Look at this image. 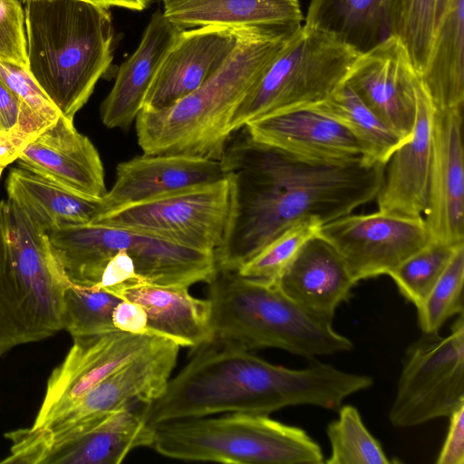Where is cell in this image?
I'll return each mask as SVG.
<instances>
[{"mask_svg": "<svg viewBox=\"0 0 464 464\" xmlns=\"http://www.w3.org/2000/svg\"><path fill=\"white\" fill-rule=\"evenodd\" d=\"M218 161L232 179L233 208L215 258L218 270L230 272L298 221L312 217L324 225L376 198L386 165L362 156L303 160L252 140L245 130L230 136Z\"/></svg>", "mask_w": 464, "mask_h": 464, "instance_id": "1", "label": "cell"}, {"mask_svg": "<svg viewBox=\"0 0 464 464\" xmlns=\"http://www.w3.org/2000/svg\"><path fill=\"white\" fill-rule=\"evenodd\" d=\"M195 350L164 392L140 410L149 426L223 412L268 415L297 405L337 411L346 397L373 383L369 375L315 360L299 370L272 364L215 341Z\"/></svg>", "mask_w": 464, "mask_h": 464, "instance_id": "2", "label": "cell"}, {"mask_svg": "<svg viewBox=\"0 0 464 464\" xmlns=\"http://www.w3.org/2000/svg\"><path fill=\"white\" fill-rule=\"evenodd\" d=\"M301 26L244 27L232 53L198 89L168 107L141 109L135 121L143 153L219 160L236 109Z\"/></svg>", "mask_w": 464, "mask_h": 464, "instance_id": "3", "label": "cell"}, {"mask_svg": "<svg viewBox=\"0 0 464 464\" xmlns=\"http://www.w3.org/2000/svg\"><path fill=\"white\" fill-rule=\"evenodd\" d=\"M26 68L62 115L73 121L113 61L108 7L83 0H24Z\"/></svg>", "mask_w": 464, "mask_h": 464, "instance_id": "4", "label": "cell"}, {"mask_svg": "<svg viewBox=\"0 0 464 464\" xmlns=\"http://www.w3.org/2000/svg\"><path fill=\"white\" fill-rule=\"evenodd\" d=\"M208 284L215 342L246 351L281 349L308 359L353 348L332 320L305 310L276 283L218 270Z\"/></svg>", "mask_w": 464, "mask_h": 464, "instance_id": "5", "label": "cell"}, {"mask_svg": "<svg viewBox=\"0 0 464 464\" xmlns=\"http://www.w3.org/2000/svg\"><path fill=\"white\" fill-rule=\"evenodd\" d=\"M70 283L46 231L21 208L0 200V358L63 329Z\"/></svg>", "mask_w": 464, "mask_h": 464, "instance_id": "6", "label": "cell"}, {"mask_svg": "<svg viewBox=\"0 0 464 464\" xmlns=\"http://www.w3.org/2000/svg\"><path fill=\"white\" fill-rule=\"evenodd\" d=\"M46 233L65 276L76 285L99 284L107 263L121 250L148 284L188 288L208 283L218 271L213 253L130 228L88 223Z\"/></svg>", "mask_w": 464, "mask_h": 464, "instance_id": "7", "label": "cell"}, {"mask_svg": "<svg viewBox=\"0 0 464 464\" xmlns=\"http://www.w3.org/2000/svg\"><path fill=\"white\" fill-rule=\"evenodd\" d=\"M150 448L189 461L234 464H321V447L305 430L266 414L231 412L155 425Z\"/></svg>", "mask_w": 464, "mask_h": 464, "instance_id": "8", "label": "cell"}, {"mask_svg": "<svg viewBox=\"0 0 464 464\" xmlns=\"http://www.w3.org/2000/svg\"><path fill=\"white\" fill-rule=\"evenodd\" d=\"M359 55L332 34L302 25L236 109L231 132L262 117L325 101L344 83Z\"/></svg>", "mask_w": 464, "mask_h": 464, "instance_id": "9", "label": "cell"}, {"mask_svg": "<svg viewBox=\"0 0 464 464\" xmlns=\"http://www.w3.org/2000/svg\"><path fill=\"white\" fill-rule=\"evenodd\" d=\"M153 431L132 407L61 428L32 426L5 433L12 445L0 463L119 464L134 449L150 447Z\"/></svg>", "mask_w": 464, "mask_h": 464, "instance_id": "10", "label": "cell"}, {"mask_svg": "<svg viewBox=\"0 0 464 464\" xmlns=\"http://www.w3.org/2000/svg\"><path fill=\"white\" fill-rule=\"evenodd\" d=\"M464 403V319L459 314L450 334L422 333L404 354L389 420L412 428L449 417Z\"/></svg>", "mask_w": 464, "mask_h": 464, "instance_id": "11", "label": "cell"}, {"mask_svg": "<svg viewBox=\"0 0 464 464\" xmlns=\"http://www.w3.org/2000/svg\"><path fill=\"white\" fill-rule=\"evenodd\" d=\"M233 208V183L222 179L106 213L92 223L130 228L213 253L223 246Z\"/></svg>", "mask_w": 464, "mask_h": 464, "instance_id": "12", "label": "cell"}, {"mask_svg": "<svg viewBox=\"0 0 464 464\" xmlns=\"http://www.w3.org/2000/svg\"><path fill=\"white\" fill-rule=\"evenodd\" d=\"M318 236L337 251L356 283L389 276L431 241L423 216L380 210L340 217L322 225Z\"/></svg>", "mask_w": 464, "mask_h": 464, "instance_id": "13", "label": "cell"}, {"mask_svg": "<svg viewBox=\"0 0 464 464\" xmlns=\"http://www.w3.org/2000/svg\"><path fill=\"white\" fill-rule=\"evenodd\" d=\"M344 82L401 139H411L425 88L396 37L360 54Z\"/></svg>", "mask_w": 464, "mask_h": 464, "instance_id": "14", "label": "cell"}, {"mask_svg": "<svg viewBox=\"0 0 464 464\" xmlns=\"http://www.w3.org/2000/svg\"><path fill=\"white\" fill-rule=\"evenodd\" d=\"M163 338L121 330L73 337V344L65 359L48 379L46 392L33 426L45 424Z\"/></svg>", "mask_w": 464, "mask_h": 464, "instance_id": "15", "label": "cell"}, {"mask_svg": "<svg viewBox=\"0 0 464 464\" xmlns=\"http://www.w3.org/2000/svg\"><path fill=\"white\" fill-rule=\"evenodd\" d=\"M179 345L163 338L110 374L85 395L40 427L61 428L132 407L148 404L165 391Z\"/></svg>", "mask_w": 464, "mask_h": 464, "instance_id": "16", "label": "cell"}, {"mask_svg": "<svg viewBox=\"0 0 464 464\" xmlns=\"http://www.w3.org/2000/svg\"><path fill=\"white\" fill-rule=\"evenodd\" d=\"M463 108L434 111L432 157L424 221L431 240L464 244Z\"/></svg>", "mask_w": 464, "mask_h": 464, "instance_id": "17", "label": "cell"}, {"mask_svg": "<svg viewBox=\"0 0 464 464\" xmlns=\"http://www.w3.org/2000/svg\"><path fill=\"white\" fill-rule=\"evenodd\" d=\"M243 28L205 25L182 30L161 62L142 110L168 107L198 89L232 53Z\"/></svg>", "mask_w": 464, "mask_h": 464, "instance_id": "18", "label": "cell"}, {"mask_svg": "<svg viewBox=\"0 0 464 464\" xmlns=\"http://www.w3.org/2000/svg\"><path fill=\"white\" fill-rule=\"evenodd\" d=\"M22 169L84 196L102 199L107 192L99 152L73 121L63 115L34 136L17 159Z\"/></svg>", "mask_w": 464, "mask_h": 464, "instance_id": "19", "label": "cell"}, {"mask_svg": "<svg viewBox=\"0 0 464 464\" xmlns=\"http://www.w3.org/2000/svg\"><path fill=\"white\" fill-rule=\"evenodd\" d=\"M243 129L252 140L303 160L345 161L364 153L349 130L314 107L273 113Z\"/></svg>", "mask_w": 464, "mask_h": 464, "instance_id": "20", "label": "cell"}, {"mask_svg": "<svg viewBox=\"0 0 464 464\" xmlns=\"http://www.w3.org/2000/svg\"><path fill=\"white\" fill-rule=\"evenodd\" d=\"M223 177L225 173L218 160L143 153L117 166L115 182L102 199L97 219L108 212L211 183Z\"/></svg>", "mask_w": 464, "mask_h": 464, "instance_id": "21", "label": "cell"}, {"mask_svg": "<svg viewBox=\"0 0 464 464\" xmlns=\"http://www.w3.org/2000/svg\"><path fill=\"white\" fill-rule=\"evenodd\" d=\"M434 108L424 90L418 101L414 130L388 160L377 194L380 211L423 216L429 197Z\"/></svg>", "mask_w": 464, "mask_h": 464, "instance_id": "22", "label": "cell"}, {"mask_svg": "<svg viewBox=\"0 0 464 464\" xmlns=\"http://www.w3.org/2000/svg\"><path fill=\"white\" fill-rule=\"evenodd\" d=\"M181 31L161 11L153 13L137 49L121 63L101 105L106 127L126 129L136 120L161 62Z\"/></svg>", "mask_w": 464, "mask_h": 464, "instance_id": "23", "label": "cell"}, {"mask_svg": "<svg viewBox=\"0 0 464 464\" xmlns=\"http://www.w3.org/2000/svg\"><path fill=\"white\" fill-rule=\"evenodd\" d=\"M276 284L305 310L334 319L357 284L337 251L318 235L309 239Z\"/></svg>", "mask_w": 464, "mask_h": 464, "instance_id": "24", "label": "cell"}, {"mask_svg": "<svg viewBox=\"0 0 464 464\" xmlns=\"http://www.w3.org/2000/svg\"><path fill=\"white\" fill-rule=\"evenodd\" d=\"M114 295L142 306L150 334L192 348L213 341L210 302L193 297L187 287L145 283L123 288Z\"/></svg>", "mask_w": 464, "mask_h": 464, "instance_id": "25", "label": "cell"}, {"mask_svg": "<svg viewBox=\"0 0 464 464\" xmlns=\"http://www.w3.org/2000/svg\"><path fill=\"white\" fill-rule=\"evenodd\" d=\"M5 188L7 199L46 232L92 223L101 215L102 198L84 196L20 167L11 169Z\"/></svg>", "mask_w": 464, "mask_h": 464, "instance_id": "26", "label": "cell"}, {"mask_svg": "<svg viewBox=\"0 0 464 464\" xmlns=\"http://www.w3.org/2000/svg\"><path fill=\"white\" fill-rule=\"evenodd\" d=\"M163 14L180 29L301 24L299 0H161Z\"/></svg>", "mask_w": 464, "mask_h": 464, "instance_id": "27", "label": "cell"}, {"mask_svg": "<svg viewBox=\"0 0 464 464\" xmlns=\"http://www.w3.org/2000/svg\"><path fill=\"white\" fill-rule=\"evenodd\" d=\"M464 0H449L420 73L434 111L463 108Z\"/></svg>", "mask_w": 464, "mask_h": 464, "instance_id": "28", "label": "cell"}, {"mask_svg": "<svg viewBox=\"0 0 464 464\" xmlns=\"http://www.w3.org/2000/svg\"><path fill=\"white\" fill-rule=\"evenodd\" d=\"M392 0H311L304 25L320 29L362 54L392 36Z\"/></svg>", "mask_w": 464, "mask_h": 464, "instance_id": "29", "label": "cell"}, {"mask_svg": "<svg viewBox=\"0 0 464 464\" xmlns=\"http://www.w3.org/2000/svg\"><path fill=\"white\" fill-rule=\"evenodd\" d=\"M343 124L363 148L362 158L386 164L405 140L393 132L344 82L325 101L311 106Z\"/></svg>", "mask_w": 464, "mask_h": 464, "instance_id": "30", "label": "cell"}, {"mask_svg": "<svg viewBox=\"0 0 464 464\" xmlns=\"http://www.w3.org/2000/svg\"><path fill=\"white\" fill-rule=\"evenodd\" d=\"M441 16L440 0H392L391 34L404 46L420 73L427 64Z\"/></svg>", "mask_w": 464, "mask_h": 464, "instance_id": "31", "label": "cell"}, {"mask_svg": "<svg viewBox=\"0 0 464 464\" xmlns=\"http://www.w3.org/2000/svg\"><path fill=\"white\" fill-rule=\"evenodd\" d=\"M121 300L98 285L70 283L63 295V330L72 338L118 330L112 322V313Z\"/></svg>", "mask_w": 464, "mask_h": 464, "instance_id": "32", "label": "cell"}, {"mask_svg": "<svg viewBox=\"0 0 464 464\" xmlns=\"http://www.w3.org/2000/svg\"><path fill=\"white\" fill-rule=\"evenodd\" d=\"M338 418L326 429L331 452L328 464H389L379 441L364 425L353 405H341Z\"/></svg>", "mask_w": 464, "mask_h": 464, "instance_id": "33", "label": "cell"}, {"mask_svg": "<svg viewBox=\"0 0 464 464\" xmlns=\"http://www.w3.org/2000/svg\"><path fill=\"white\" fill-rule=\"evenodd\" d=\"M323 223L316 218H304L286 228L237 273L242 276L276 283L305 243L318 235Z\"/></svg>", "mask_w": 464, "mask_h": 464, "instance_id": "34", "label": "cell"}, {"mask_svg": "<svg viewBox=\"0 0 464 464\" xmlns=\"http://www.w3.org/2000/svg\"><path fill=\"white\" fill-rule=\"evenodd\" d=\"M453 246L431 240L401 265L389 276L401 295L419 307L449 265L456 250Z\"/></svg>", "mask_w": 464, "mask_h": 464, "instance_id": "35", "label": "cell"}, {"mask_svg": "<svg viewBox=\"0 0 464 464\" xmlns=\"http://www.w3.org/2000/svg\"><path fill=\"white\" fill-rule=\"evenodd\" d=\"M464 245L451 257L446 269L417 307L422 333L439 332L445 322L463 314Z\"/></svg>", "mask_w": 464, "mask_h": 464, "instance_id": "36", "label": "cell"}, {"mask_svg": "<svg viewBox=\"0 0 464 464\" xmlns=\"http://www.w3.org/2000/svg\"><path fill=\"white\" fill-rule=\"evenodd\" d=\"M0 79L45 127L60 117L61 112L43 92L26 67L0 61Z\"/></svg>", "mask_w": 464, "mask_h": 464, "instance_id": "37", "label": "cell"}, {"mask_svg": "<svg viewBox=\"0 0 464 464\" xmlns=\"http://www.w3.org/2000/svg\"><path fill=\"white\" fill-rule=\"evenodd\" d=\"M0 61L26 67L25 14L18 0H0Z\"/></svg>", "mask_w": 464, "mask_h": 464, "instance_id": "38", "label": "cell"}, {"mask_svg": "<svg viewBox=\"0 0 464 464\" xmlns=\"http://www.w3.org/2000/svg\"><path fill=\"white\" fill-rule=\"evenodd\" d=\"M45 128L0 79V131L38 134Z\"/></svg>", "mask_w": 464, "mask_h": 464, "instance_id": "39", "label": "cell"}, {"mask_svg": "<svg viewBox=\"0 0 464 464\" xmlns=\"http://www.w3.org/2000/svg\"><path fill=\"white\" fill-rule=\"evenodd\" d=\"M145 283L137 273L132 258L127 252L121 250L109 260L97 285L115 294L123 288Z\"/></svg>", "mask_w": 464, "mask_h": 464, "instance_id": "40", "label": "cell"}, {"mask_svg": "<svg viewBox=\"0 0 464 464\" xmlns=\"http://www.w3.org/2000/svg\"><path fill=\"white\" fill-rule=\"evenodd\" d=\"M450 422L444 443L436 460L437 464L464 463V403L449 417Z\"/></svg>", "mask_w": 464, "mask_h": 464, "instance_id": "41", "label": "cell"}, {"mask_svg": "<svg viewBox=\"0 0 464 464\" xmlns=\"http://www.w3.org/2000/svg\"><path fill=\"white\" fill-rule=\"evenodd\" d=\"M114 326L121 331L131 334H148L147 314L141 305L122 299L112 313Z\"/></svg>", "mask_w": 464, "mask_h": 464, "instance_id": "42", "label": "cell"}, {"mask_svg": "<svg viewBox=\"0 0 464 464\" xmlns=\"http://www.w3.org/2000/svg\"><path fill=\"white\" fill-rule=\"evenodd\" d=\"M36 135L19 130L0 131V163L6 167L17 160L26 144Z\"/></svg>", "mask_w": 464, "mask_h": 464, "instance_id": "43", "label": "cell"}, {"mask_svg": "<svg viewBox=\"0 0 464 464\" xmlns=\"http://www.w3.org/2000/svg\"><path fill=\"white\" fill-rule=\"evenodd\" d=\"M110 8L111 6L141 11L150 3V0H83Z\"/></svg>", "mask_w": 464, "mask_h": 464, "instance_id": "44", "label": "cell"}, {"mask_svg": "<svg viewBox=\"0 0 464 464\" xmlns=\"http://www.w3.org/2000/svg\"><path fill=\"white\" fill-rule=\"evenodd\" d=\"M448 2H449V0H440V9H441L442 14L446 9Z\"/></svg>", "mask_w": 464, "mask_h": 464, "instance_id": "45", "label": "cell"}, {"mask_svg": "<svg viewBox=\"0 0 464 464\" xmlns=\"http://www.w3.org/2000/svg\"><path fill=\"white\" fill-rule=\"evenodd\" d=\"M5 167L0 163V177L2 175V172Z\"/></svg>", "mask_w": 464, "mask_h": 464, "instance_id": "46", "label": "cell"}, {"mask_svg": "<svg viewBox=\"0 0 464 464\" xmlns=\"http://www.w3.org/2000/svg\"><path fill=\"white\" fill-rule=\"evenodd\" d=\"M150 1H153V0H150ZM158 1H161V0H158Z\"/></svg>", "mask_w": 464, "mask_h": 464, "instance_id": "47", "label": "cell"}]
</instances>
